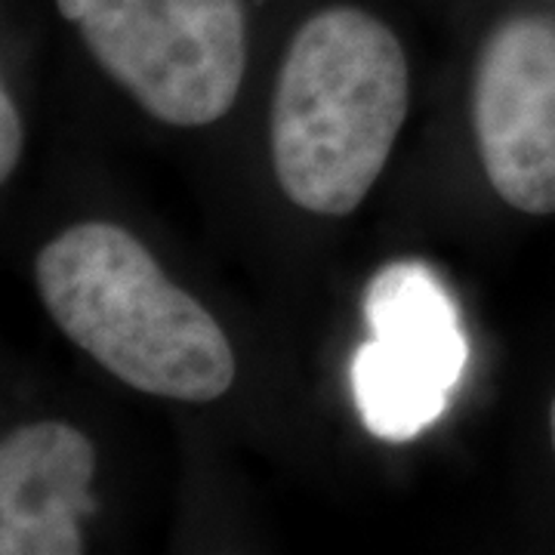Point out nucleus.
Segmentation results:
<instances>
[{
    "label": "nucleus",
    "mask_w": 555,
    "mask_h": 555,
    "mask_svg": "<svg viewBox=\"0 0 555 555\" xmlns=\"http://www.w3.org/2000/svg\"><path fill=\"white\" fill-rule=\"evenodd\" d=\"M411 78L396 31L358 7L302 22L272 100L281 192L318 217H349L367 198L408 118Z\"/></svg>",
    "instance_id": "f257e3e1"
},
{
    "label": "nucleus",
    "mask_w": 555,
    "mask_h": 555,
    "mask_svg": "<svg viewBox=\"0 0 555 555\" xmlns=\"http://www.w3.org/2000/svg\"><path fill=\"white\" fill-rule=\"evenodd\" d=\"M35 284L62 334L137 392L204 404L235 383V352L217 318L124 225L90 219L65 229L35 259Z\"/></svg>",
    "instance_id": "f03ea898"
},
{
    "label": "nucleus",
    "mask_w": 555,
    "mask_h": 555,
    "mask_svg": "<svg viewBox=\"0 0 555 555\" xmlns=\"http://www.w3.org/2000/svg\"><path fill=\"white\" fill-rule=\"evenodd\" d=\"M102 72L160 124L204 127L238 100L247 68L241 0H56Z\"/></svg>",
    "instance_id": "7ed1b4c3"
},
{
    "label": "nucleus",
    "mask_w": 555,
    "mask_h": 555,
    "mask_svg": "<svg viewBox=\"0 0 555 555\" xmlns=\"http://www.w3.org/2000/svg\"><path fill=\"white\" fill-rule=\"evenodd\" d=\"M473 127L496 195L531 217L555 214V20L513 16L485 38Z\"/></svg>",
    "instance_id": "20e7f679"
},
{
    "label": "nucleus",
    "mask_w": 555,
    "mask_h": 555,
    "mask_svg": "<svg viewBox=\"0 0 555 555\" xmlns=\"http://www.w3.org/2000/svg\"><path fill=\"white\" fill-rule=\"evenodd\" d=\"M93 441L62 420L13 429L0 444V553L80 555V521L96 513Z\"/></svg>",
    "instance_id": "39448f33"
},
{
    "label": "nucleus",
    "mask_w": 555,
    "mask_h": 555,
    "mask_svg": "<svg viewBox=\"0 0 555 555\" xmlns=\"http://www.w3.org/2000/svg\"><path fill=\"white\" fill-rule=\"evenodd\" d=\"M361 309L374 339L454 392L469 361V339L456 299L429 266L414 259L383 266L364 287Z\"/></svg>",
    "instance_id": "423d86ee"
},
{
    "label": "nucleus",
    "mask_w": 555,
    "mask_h": 555,
    "mask_svg": "<svg viewBox=\"0 0 555 555\" xmlns=\"http://www.w3.org/2000/svg\"><path fill=\"white\" fill-rule=\"evenodd\" d=\"M352 392L364 429L392 444H404L429 429L451 401L444 383L392 356L374 337L361 343L352 358Z\"/></svg>",
    "instance_id": "0eeeda50"
},
{
    "label": "nucleus",
    "mask_w": 555,
    "mask_h": 555,
    "mask_svg": "<svg viewBox=\"0 0 555 555\" xmlns=\"http://www.w3.org/2000/svg\"><path fill=\"white\" fill-rule=\"evenodd\" d=\"M22 142H25V130H22V115L16 108V100L10 96V90H0V179L13 177L16 164L22 155Z\"/></svg>",
    "instance_id": "6e6552de"
},
{
    "label": "nucleus",
    "mask_w": 555,
    "mask_h": 555,
    "mask_svg": "<svg viewBox=\"0 0 555 555\" xmlns=\"http://www.w3.org/2000/svg\"><path fill=\"white\" fill-rule=\"evenodd\" d=\"M550 433H553V448H555V398H553V408H550Z\"/></svg>",
    "instance_id": "1a4fd4ad"
}]
</instances>
